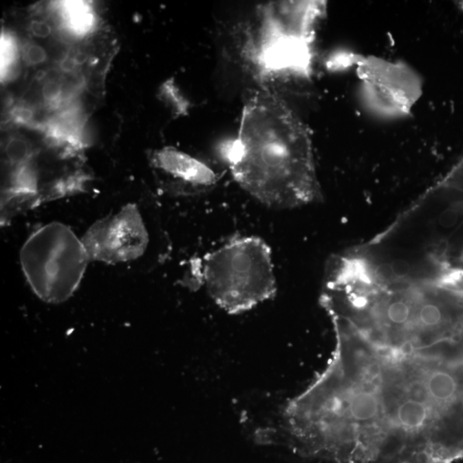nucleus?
<instances>
[{
  "instance_id": "1",
  "label": "nucleus",
  "mask_w": 463,
  "mask_h": 463,
  "mask_svg": "<svg viewBox=\"0 0 463 463\" xmlns=\"http://www.w3.org/2000/svg\"><path fill=\"white\" fill-rule=\"evenodd\" d=\"M225 151L233 179L266 206L292 208L318 195L308 129L269 89L247 97L238 135Z\"/></svg>"
},
{
  "instance_id": "2",
  "label": "nucleus",
  "mask_w": 463,
  "mask_h": 463,
  "mask_svg": "<svg viewBox=\"0 0 463 463\" xmlns=\"http://www.w3.org/2000/svg\"><path fill=\"white\" fill-rule=\"evenodd\" d=\"M326 9L325 1H273L259 7L244 53L260 79L311 76L316 30Z\"/></svg>"
},
{
  "instance_id": "3",
  "label": "nucleus",
  "mask_w": 463,
  "mask_h": 463,
  "mask_svg": "<svg viewBox=\"0 0 463 463\" xmlns=\"http://www.w3.org/2000/svg\"><path fill=\"white\" fill-rule=\"evenodd\" d=\"M208 295L228 314L250 311L277 294L272 250L259 237H236L202 261Z\"/></svg>"
},
{
  "instance_id": "4",
  "label": "nucleus",
  "mask_w": 463,
  "mask_h": 463,
  "mask_svg": "<svg viewBox=\"0 0 463 463\" xmlns=\"http://www.w3.org/2000/svg\"><path fill=\"white\" fill-rule=\"evenodd\" d=\"M20 260L34 294L47 303L71 298L90 261L82 239L58 222L32 233L21 250Z\"/></svg>"
},
{
  "instance_id": "5",
  "label": "nucleus",
  "mask_w": 463,
  "mask_h": 463,
  "mask_svg": "<svg viewBox=\"0 0 463 463\" xmlns=\"http://www.w3.org/2000/svg\"><path fill=\"white\" fill-rule=\"evenodd\" d=\"M82 241L89 260L120 263L144 255L149 239L140 211L136 205L128 204L93 224Z\"/></svg>"
},
{
  "instance_id": "6",
  "label": "nucleus",
  "mask_w": 463,
  "mask_h": 463,
  "mask_svg": "<svg viewBox=\"0 0 463 463\" xmlns=\"http://www.w3.org/2000/svg\"><path fill=\"white\" fill-rule=\"evenodd\" d=\"M358 74L368 103L386 116L409 114L421 95L420 80L407 65L378 58L358 62Z\"/></svg>"
},
{
  "instance_id": "7",
  "label": "nucleus",
  "mask_w": 463,
  "mask_h": 463,
  "mask_svg": "<svg viewBox=\"0 0 463 463\" xmlns=\"http://www.w3.org/2000/svg\"><path fill=\"white\" fill-rule=\"evenodd\" d=\"M152 162L166 175L197 191L211 189L217 183V174L211 166L175 148L155 151Z\"/></svg>"
},
{
  "instance_id": "8",
  "label": "nucleus",
  "mask_w": 463,
  "mask_h": 463,
  "mask_svg": "<svg viewBox=\"0 0 463 463\" xmlns=\"http://www.w3.org/2000/svg\"><path fill=\"white\" fill-rule=\"evenodd\" d=\"M61 23L68 32L76 36H85L92 32L96 17L91 3L86 1H61L54 3Z\"/></svg>"
},
{
  "instance_id": "9",
  "label": "nucleus",
  "mask_w": 463,
  "mask_h": 463,
  "mask_svg": "<svg viewBox=\"0 0 463 463\" xmlns=\"http://www.w3.org/2000/svg\"><path fill=\"white\" fill-rule=\"evenodd\" d=\"M19 58V46L15 36L7 31H2L0 37V74L3 83L12 78Z\"/></svg>"
},
{
  "instance_id": "10",
  "label": "nucleus",
  "mask_w": 463,
  "mask_h": 463,
  "mask_svg": "<svg viewBox=\"0 0 463 463\" xmlns=\"http://www.w3.org/2000/svg\"><path fill=\"white\" fill-rule=\"evenodd\" d=\"M6 162L8 166L22 164L36 158L37 151L31 142L22 136H12L3 148Z\"/></svg>"
},
{
  "instance_id": "11",
  "label": "nucleus",
  "mask_w": 463,
  "mask_h": 463,
  "mask_svg": "<svg viewBox=\"0 0 463 463\" xmlns=\"http://www.w3.org/2000/svg\"><path fill=\"white\" fill-rule=\"evenodd\" d=\"M379 403L377 396L371 392H358L352 396L348 402V413L352 419L367 421L377 416Z\"/></svg>"
},
{
  "instance_id": "12",
  "label": "nucleus",
  "mask_w": 463,
  "mask_h": 463,
  "mask_svg": "<svg viewBox=\"0 0 463 463\" xmlns=\"http://www.w3.org/2000/svg\"><path fill=\"white\" fill-rule=\"evenodd\" d=\"M427 416L426 405L418 400H407L398 409V419L400 424L410 429L422 427L426 422Z\"/></svg>"
},
{
  "instance_id": "13",
  "label": "nucleus",
  "mask_w": 463,
  "mask_h": 463,
  "mask_svg": "<svg viewBox=\"0 0 463 463\" xmlns=\"http://www.w3.org/2000/svg\"><path fill=\"white\" fill-rule=\"evenodd\" d=\"M9 120L12 123L20 127H25L34 130L40 131L43 122L36 120V111L32 107L26 104H17L10 109Z\"/></svg>"
},
{
  "instance_id": "14",
  "label": "nucleus",
  "mask_w": 463,
  "mask_h": 463,
  "mask_svg": "<svg viewBox=\"0 0 463 463\" xmlns=\"http://www.w3.org/2000/svg\"><path fill=\"white\" fill-rule=\"evenodd\" d=\"M41 94L45 105L51 110H58L65 103L64 86L57 79H48L44 83Z\"/></svg>"
},
{
  "instance_id": "15",
  "label": "nucleus",
  "mask_w": 463,
  "mask_h": 463,
  "mask_svg": "<svg viewBox=\"0 0 463 463\" xmlns=\"http://www.w3.org/2000/svg\"><path fill=\"white\" fill-rule=\"evenodd\" d=\"M161 94L163 98L168 100V102L171 104L173 109H175L176 114H184L187 113V100L181 96L179 89L174 85L172 80H169V81L166 82L164 85H162Z\"/></svg>"
},
{
  "instance_id": "16",
  "label": "nucleus",
  "mask_w": 463,
  "mask_h": 463,
  "mask_svg": "<svg viewBox=\"0 0 463 463\" xmlns=\"http://www.w3.org/2000/svg\"><path fill=\"white\" fill-rule=\"evenodd\" d=\"M463 215V200L455 201L441 212L438 222L440 227L450 229L455 227Z\"/></svg>"
},
{
  "instance_id": "17",
  "label": "nucleus",
  "mask_w": 463,
  "mask_h": 463,
  "mask_svg": "<svg viewBox=\"0 0 463 463\" xmlns=\"http://www.w3.org/2000/svg\"><path fill=\"white\" fill-rule=\"evenodd\" d=\"M420 321L427 327H436L444 321V314L440 306L435 304H426L419 313Z\"/></svg>"
},
{
  "instance_id": "18",
  "label": "nucleus",
  "mask_w": 463,
  "mask_h": 463,
  "mask_svg": "<svg viewBox=\"0 0 463 463\" xmlns=\"http://www.w3.org/2000/svg\"><path fill=\"white\" fill-rule=\"evenodd\" d=\"M23 61L29 65L43 64L47 59L46 50L36 43H28L23 48Z\"/></svg>"
},
{
  "instance_id": "19",
  "label": "nucleus",
  "mask_w": 463,
  "mask_h": 463,
  "mask_svg": "<svg viewBox=\"0 0 463 463\" xmlns=\"http://www.w3.org/2000/svg\"><path fill=\"white\" fill-rule=\"evenodd\" d=\"M410 316V308L407 303L403 301L392 302L387 308V316L395 325H403Z\"/></svg>"
},
{
  "instance_id": "20",
  "label": "nucleus",
  "mask_w": 463,
  "mask_h": 463,
  "mask_svg": "<svg viewBox=\"0 0 463 463\" xmlns=\"http://www.w3.org/2000/svg\"><path fill=\"white\" fill-rule=\"evenodd\" d=\"M30 32L38 38H47L52 34V28L50 23L43 20H34L30 23Z\"/></svg>"
},
{
  "instance_id": "21",
  "label": "nucleus",
  "mask_w": 463,
  "mask_h": 463,
  "mask_svg": "<svg viewBox=\"0 0 463 463\" xmlns=\"http://www.w3.org/2000/svg\"><path fill=\"white\" fill-rule=\"evenodd\" d=\"M393 274L395 278L403 279L409 276L411 272L410 264L403 259H396L391 263Z\"/></svg>"
},
{
  "instance_id": "22",
  "label": "nucleus",
  "mask_w": 463,
  "mask_h": 463,
  "mask_svg": "<svg viewBox=\"0 0 463 463\" xmlns=\"http://www.w3.org/2000/svg\"><path fill=\"white\" fill-rule=\"evenodd\" d=\"M375 274L377 279L382 281V283H389V281H392L395 278L391 263H385L379 264L376 268Z\"/></svg>"
},
{
  "instance_id": "23",
  "label": "nucleus",
  "mask_w": 463,
  "mask_h": 463,
  "mask_svg": "<svg viewBox=\"0 0 463 463\" xmlns=\"http://www.w3.org/2000/svg\"><path fill=\"white\" fill-rule=\"evenodd\" d=\"M417 462L418 463H429L430 457L426 452H420V453L417 455Z\"/></svg>"
},
{
  "instance_id": "24",
  "label": "nucleus",
  "mask_w": 463,
  "mask_h": 463,
  "mask_svg": "<svg viewBox=\"0 0 463 463\" xmlns=\"http://www.w3.org/2000/svg\"><path fill=\"white\" fill-rule=\"evenodd\" d=\"M402 353L405 355H409L410 354L413 353V347L412 344L409 343H406L403 344L402 348Z\"/></svg>"
},
{
  "instance_id": "25",
  "label": "nucleus",
  "mask_w": 463,
  "mask_h": 463,
  "mask_svg": "<svg viewBox=\"0 0 463 463\" xmlns=\"http://www.w3.org/2000/svg\"><path fill=\"white\" fill-rule=\"evenodd\" d=\"M459 7L463 10V1L459 2Z\"/></svg>"
},
{
  "instance_id": "26",
  "label": "nucleus",
  "mask_w": 463,
  "mask_h": 463,
  "mask_svg": "<svg viewBox=\"0 0 463 463\" xmlns=\"http://www.w3.org/2000/svg\"><path fill=\"white\" fill-rule=\"evenodd\" d=\"M400 463H413V462H410V461H402V462H400Z\"/></svg>"
},
{
  "instance_id": "27",
  "label": "nucleus",
  "mask_w": 463,
  "mask_h": 463,
  "mask_svg": "<svg viewBox=\"0 0 463 463\" xmlns=\"http://www.w3.org/2000/svg\"><path fill=\"white\" fill-rule=\"evenodd\" d=\"M462 259H463V252H462Z\"/></svg>"
}]
</instances>
